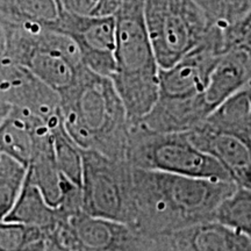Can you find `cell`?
Wrapping results in <instances>:
<instances>
[{"label":"cell","instance_id":"44dd1931","mask_svg":"<svg viewBox=\"0 0 251 251\" xmlns=\"http://www.w3.org/2000/svg\"><path fill=\"white\" fill-rule=\"evenodd\" d=\"M51 133L54 137L55 158L59 172L68 180L80 187L81 172H83L81 149L78 148L74 141L69 137L63 124L51 129Z\"/></svg>","mask_w":251,"mask_h":251},{"label":"cell","instance_id":"7a4b0ae2","mask_svg":"<svg viewBox=\"0 0 251 251\" xmlns=\"http://www.w3.org/2000/svg\"><path fill=\"white\" fill-rule=\"evenodd\" d=\"M59 98L64 129L78 148L126 159L130 122L111 78L85 67Z\"/></svg>","mask_w":251,"mask_h":251},{"label":"cell","instance_id":"e0dca14e","mask_svg":"<svg viewBox=\"0 0 251 251\" xmlns=\"http://www.w3.org/2000/svg\"><path fill=\"white\" fill-rule=\"evenodd\" d=\"M63 218L64 214L61 209L50 206L39 188L25 179L13 208L4 220L34 226L42 229L51 237Z\"/></svg>","mask_w":251,"mask_h":251},{"label":"cell","instance_id":"7c38bea8","mask_svg":"<svg viewBox=\"0 0 251 251\" xmlns=\"http://www.w3.org/2000/svg\"><path fill=\"white\" fill-rule=\"evenodd\" d=\"M186 134L198 149L214 157L236 186L251 187V140L202 124Z\"/></svg>","mask_w":251,"mask_h":251},{"label":"cell","instance_id":"ac0fdd59","mask_svg":"<svg viewBox=\"0 0 251 251\" xmlns=\"http://www.w3.org/2000/svg\"><path fill=\"white\" fill-rule=\"evenodd\" d=\"M201 124L251 140V83L229 97Z\"/></svg>","mask_w":251,"mask_h":251},{"label":"cell","instance_id":"30bf717a","mask_svg":"<svg viewBox=\"0 0 251 251\" xmlns=\"http://www.w3.org/2000/svg\"><path fill=\"white\" fill-rule=\"evenodd\" d=\"M58 31L71 37L84 65L111 78L115 72V17H83L65 11Z\"/></svg>","mask_w":251,"mask_h":251},{"label":"cell","instance_id":"ba28073f","mask_svg":"<svg viewBox=\"0 0 251 251\" xmlns=\"http://www.w3.org/2000/svg\"><path fill=\"white\" fill-rule=\"evenodd\" d=\"M81 158L83 212L133 227L135 205L131 165L127 159L111 158L93 150H81Z\"/></svg>","mask_w":251,"mask_h":251},{"label":"cell","instance_id":"ffe728a7","mask_svg":"<svg viewBox=\"0 0 251 251\" xmlns=\"http://www.w3.org/2000/svg\"><path fill=\"white\" fill-rule=\"evenodd\" d=\"M49 238L34 226L0 220V251H45Z\"/></svg>","mask_w":251,"mask_h":251},{"label":"cell","instance_id":"3957f363","mask_svg":"<svg viewBox=\"0 0 251 251\" xmlns=\"http://www.w3.org/2000/svg\"><path fill=\"white\" fill-rule=\"evenodd\" d=\"M225 27L213 25L200 45L168 69H159L158 98L143 119L149 129L186 133L208 117L202 94L227 51Z\"/></svg>","mask_w":251,"mask_h":251},{"label":"cell","instance_id":"2e32d148","mask_svg":"<svg viewBox=\"0 0 251 251\" xmlns=\"http://www.w3.org/2000/svg\"><path fill=\"white\" fill-rule=\"evenodd\" d=\"M65 11L61 0H0V25L57 30Z\"/></svg>","mask_w":251,"mask_h":251},{"label":"cell","instance_id":"d4e9b609","mask_svg":"<svg viewBox=\"0 0 251 251\" xmlns=\"http://www.w3.org/2000/svg\"><path fill=\"white\" fill-rule=\"evenodd\" d=\"M126 251H175L168 236L149 237L136 234Z\"/></svg>","mask_w":251,"mask_h":251},{"label":"cell","instance_id":"6da1fadb","mask_svg":"<svg viewBox=\"0 0 251 251\" xmlns=\"http://www.w3.org/2000/svg\"><path fill=\"white\" fill-rule=\"evenodd\" d=\"M133 230L149 237L168 236L206 221L236 188L233 181L185 177L133 168Z\"/></svg>","mask_w":251,"mask_h":251},{"label":"cell","instance_id":"8992f818","mask_svg":"<svg viewBox=\"0 0 251 251\" xmlns=\"http://www.w3.org/2000/svg\"><path fill=\"white\" fill-rule=\"evenodd\" d=\"M126 159L131 168L141 170L231 181L221 164L198 149L186 133H163L141 125L131 126Z\"/></svg>","mask_w":251,"mask_h":251},{"label":"cell","instance_id":"83f0119b","mask_svg":"<svg viewBox=\"0 0 251 251\" xmlns=\"http://www.w3.org/2000/svg\"><path fill=\"white\" fill-rule=\"evenodd\" d=\"M5 47H6V40H5V31L4 28L0 25V64L5 58Z\"/></svg>","mask_w":251,"mask_h":251},{"label":"cell","instance_id":"484cf974","mask_svg":"<svg viewBox=\"0 0 251 251\" xmlns=\"http://www.w3.org/2000/svg\"><path fill=\"white\" fill-rule=\"evenodd\" d=\"M23 186L0 179V220H4L13 208Z\"/></svg>","mask_w":251,"mask_h":251},{"label":"cell","instance_id":"cb8c5ba5","mask_svg":"<svg viewBox=\"0 0 251 251\" xmlns=\"http://www.w3.org/2000/svg\"><path fill=\"white\" fill-rule=\"evenodd\" d=\"M225 36L227 50H240L251 58V11L237 23L226 28Z\"/></svg>","mask_w":251,"mask_h":251},{"label":"cell","instance_id":"4fadbf2b","mask_svg":"<svg viewBox=\"0 0 251 251\" xmlns=\"http://www.w3.org/2000/svg\"><path fill=\"white\" fill-rule=\"evenodd\" d=\"M251 83V58L243 51L228 49L213 69L202 101L208 115L237 91Z\"/></svg>","mask_w":251,"mask_h":251},{"label":"cell","instance_id":"8fae6325","mask_svg":"<svg viewBox=\"0 0 251 251\" xmlns=\"http://www.w3.org/2000/svg\"><path fill=\"white\" fill-rule=\"evenodd\" d=\"M135 236L129 226L81 211L65 215L51 237L70 251H126Z\"/></svg>","mask_w":251,"mask_h":251},{"label":"cell","instance_id":"603a6c76","mask_svg":"<svg viewBox=\"0 0 251 251\" xmlns=\"http://www.w3.org/2000/svg\"><path fill=\"white\" fill-rule=\"evenodd\" d=\"M70 13L83 17H112L118 12L122 0H61Z\"/></svg>","mask_w":251,"mask_h":251},{"label":"cell","instance_id":"7402d4cb","mask_svg":"<svg viewBox=\"0 0 251 251\" xmlns=\"http://www.w3.org/2000/svg\"><path fill=\"white\" fill-rule=\"evenodd\" d=\"M213 25L227 28L251 11V0H194Z\"/></svg>","mask_w":251,"mask_h":251},{"label":"cell","instance_id":"5b68a950","mask_svg":"<svg viewBox=\"0 0 251 251\" xmlns=\"http://www.w3.org/2000/svg\"><path fill=\"white\" fill-rule=\"evenodd\" d=\"M2 28L6 61L28 69L58 94L85 68L76 43L61 31L37 26Z\"/></svg>","mask_w":251,"mask_h":251},{"label":"cell","instance_id":"52a82bcc","mask_svg":"<svg viewBox=\"0 0 251 251\" xmlns=\"http://www.w3.org/2000/svg\"><path fill=\"white\" fill-rule=\"evenodd\" d=\"M144 23L161 69L202 42L213 24L194 0H144Z\"/></svg>","mask_w":251,"mask_h":251},{"label":"cell","instance_id":"5bb4252c","mask_svg":"<svg viewBox=\"0 0 251 251\" xmlns=\"http://www.w3.org/2000/svg\"><path fill=\"white\" fill-rule=\"evenodd\" d=\"M168 238L175 251H251V240L214 220L191 226Z\"/></svg>","mask_w":251,"mask_h":251},{"label":"cell","instance_id":"f1b7e54d","mask_svg":"<svg viewBox=\"0 0 251 251\" xmlns=\"http://www.w3.org/2000/svg\"><path fill=\"white\" fill-rule=\"evenodd\" d=\"M9 109H11V106H9L8 103L6 102L4 99H2V97L0 96V121H1L2 119L7 115Z\"/></svg>","mask_w":251,"mask_h":251},{"label":"cell","instance_id":"277c9868","mask_svg":"<svg viewBox=\"0 0 251 251\" xmlns=\"http://www.w3.org/2000/svg\"><path fill=\"white\" fill-rule=\"evenodd\" d=\"M144 0H122L115 17V72L111 77L130 126L158 98L159 65L144 23Z\"/></svg>","mask_w":251,"mask_h":251},{"label":"cell","instance_id":"9a60e30c","mask_svg":"<svg viewBox=\"0 0 251 251\" xmlns=\"http://www.w3.org/2000/svg\"><path fill=\"white\" fill-rule=\"evenodd\" d=\"M42 124L46 122L31 113L11 107L0 121V149L27 168L35 148L36 129Z\"/></svg>","mask_w":251,"mask_h":251},{"label":"cell","instance_id":"9c48e42d","mask_svg":"<svg viewBox=\"0 0 251 251\" xmlns=\"http://www.w3.org/2000/svg\"><path fill=\"white\" fill-rule=\"evenodd\" d=\"M0 96L11 107L40 118L50 129L63 124L59 94L28 69L5 58L0 64Z\"/></svg>","mask_w":251,"mask_h":251},{"label":"cell","instance_id":"4316f807","mask_svg":"<svg viewBox=\"0 0 251 251\" xmlns=\"http://www.w3.org/2000/svg\"><path fill=\"white\" fill-rule=\"evenodd\" d=\"M45 251H70V250H68L64 246H62L56 238L50 237L48 243H47Z\"/></svg>","mask_w":251,"mask_h":251},{"label":"cell","instance_id":"d6986e66","mask_svg":"<svg viewBox=\"0 0 251 251\" xmlns=\"http://www.w3.org/2000/svg\"><path fill=\"white\" fill-rule=\"evenodd\" d=\"M214 221L251 240V187L236 186L220 203Z\"/></svg>","mask_w":251,"mask_h":251}]
</instances>
